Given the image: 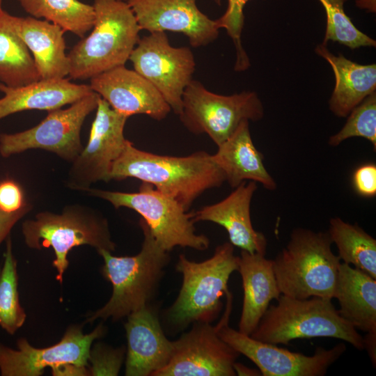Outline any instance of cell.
<instances>
[{"label": "cell", "mask_w": 376, "mask_h": 376, "mask_svg": "<svg viewBox=\"0 0 376 376\" xmlns=\"http://www.w3.org/2000/svg\"><path fill=\"white\" fill-rule=\"evenodd\" d=\"M88 194L109 202L115 208L127 207L141 216L153 237L166 251L175 246L198 251L207 249L209 239L197 234L191 213L173 198L167 196L151 184L142 182L138 192L127 193L89 188Z\"/></svg>", "instance_id": "obj_8"}, {"label": "cell", "mask_w": 376, "mask_h": 376, "mask_svg": "<svg viewBox=\"0 0 376 376\" xmlns=\"http://www.w3.org/2000/svg\"><path fill=\"white\" fill-rule=\"evenodd\" d=\"M263 116V104L256 92L219 95L193 79L184 91L179 117L190 132L206 134L218 146L242 120L256 122Z\"/></svg>", "instance_id": "obj_9"}, {"label": "cell", "mask_w": 376, "mask_h": 376, "mask_svg": "<svg viewBox=\"0 0 376 376\" xmlns=\"http://www.w3.org/2000/svg\"><path fill=\"white\" fill-rule=\"evenodd\" d=\"M91 90L128 117L144 114L164 119L171 111L157 89L134 70L118 66L90 79Z\"/></svg>", "instance_id": "obj_17"}, {"label": "cell", "mask_w": 376, "mask_h": 376, "mask_svg": "<svg viewBox=\"0 0 376 376\" xmlns=\"http://www.w3.org/2000/svg\"><path fill=\"white\" fill-rule=\"evenodd\" d=\"M237 269L238 256L230 242L217 246L212 256L202 262L180 255L175 269L182 274V285L164 314L169 331L176 333L196 322H213L222 308L221 298L229 292L230 276Z\"/></svg>", "instance_id": "obj_3"}, {"label": "cell", "mask_w": 376, "mask_h": 376, "mask_svg": "<svg viewBox=\"0 0 376 376\" xmlns=\"http://www.w3.org/2000/svg\"><path fill=\"white\" fill-rule=\"evenodd\" d=\"M265 255L242 250L237 271L242 278L243 304L238 331L250 336L257 327L272 300L281 293L274 275L272 260Z\"/></svg>", "instance_id": "obj_20"}, {"label": "cell", "mask_w": 376, "mask_h": 376, "mask_svg": "<svg viewBox=\"0 0 376 376\" xmlns=\"http://www.w3.org/2000/svg\"><path fill=\"white\" fill-rule=\"evenodd\" d=\"M338 313L356 329L376 333V279L366 272L340 263L334 294Z\"/></svg>", "instance_id": "obj_25"}, {"label": "cell", "mask_w": 376, "mask_h": 376, "mask_svg": "<svg viewBox=\"0 0 376 376\" xmlns=\"http://www.w3.org/2000/svg\"><path fill=\"white\" fill-rule=\"evenodd\" d=\"M9 20L32 54L40 79H59L68 75L65 31L61 27L33 17L10 14Z\"/></svg>", "instance_id": "obj_21"}, {"label": "cell", "mask_w": 376, "mask_h": 376, "mask_svg": "<svg viewBox=\"0 0 376 376\" xmlns=\"http://www.w3.org/2000/svg\"><path fill=\"white\" fill-rule=\"evenodd\" d=\"M26 203L22 190L13 180L0 182V209L13 212L21 209Z\"/></svg>", "instance_id": "obj_35"}, {"label": "cell", "mask_w": 376, "mask_h": 376, "mask_svg": "<svg viewBox=\"0 0 376 376\" xmlns=\"http://www.w3.org/2000/svg\"><path fill=\"white\" fill-rule=\"evenodd\" d=\"M249 1L228 0L224 14L216 19L218 28L225 29L234 43L237 55L234 70L237 72L244 71L251 65L241 40L244 23V8Z\"/></svg>", "instance_id": "obj_32"}, {"label": "cell", "mask_w": 376, "mask_h": 376, "mask_svg": "<svg viewBox=\"0 0 376 376\" xmlns=\"http://www.w3.org/2000/svg\"><path fill=\"white\" fill-rule=\"evenodd\" d=\"M217 147L211 157L232 188L249 180L269 191L276 189L275 180L264 165L263 154L253 144L249 120H242L231 136Z\"/></svg>", "instance_id": "obj_22"}, {"label": "cell", "mask_w": 376, "mask_h": 376, "mask_svg": "<svg viewBox=\"0 0 376 376\" xmlns=\"http://www.w3.org/2000/svg\"><path fill=\"white\" fill-rule=\"evenodd\" d=\"M109 178H134L150 183L187 211L203 192L226 181L223 171L205 151L185 157L161 155L141 150L130 141L113 164Z\"/></svg>", "instance_id": "obj_1"}, {"label": "cell", "mask_w": 376, "mask_h": 376, "mask_svg": "<svg viewBox=\"0 0 376 376\" xmlns=\"http://www.w3.org/2000/svg\"><path fill=\"white\" fill-rule=\"evenodd\" d=\"M357 6L366 12L376 13V0H356Z\"/></svg>", "instance_id": "obj_39"}, {"label": "cell", "mask_w": 376, "mask_h": 376, "mask_svg": "<svg viewBox=\"0 0 376 376\" xmlns=\"http://www.w3.org/2000/svg\"><path fill=\"white\" fill-rule=\"evenodd\" d=\"M0 120L26 110L50 111L71 104L93 92L89 85L77 84L68 79H40L17 87L0 82Z\"/></svg>", "instance_id": "obj_23"}, {"label": "cell", "mask_w": 376, "mask_h": 376, "mask_svg": "<svg viewBox=\"0 0 376 376\" xmlns=\"http://www.w3.org/2000/svg\"><path fill=\"white\" fill-rule=\"evenodd\" d=\"M257 188L253 181L242 182L222 201L191 212L192 221L215 223L226 229L234 246L265 255L267 239L253 228L251 219V202Z\"/></svg>", "instance_id": "obj_19"}, {"label": "cell", "mask_w": 376, "mask_h": 376, "mask_svg": "<svg viewBox=\"0 0 376 376\" xmlns=\"http://www.w3.org/2000/svg\"><path fill=\"white\" fill-rule=\"evenodd\" d=\"M95 22L90 34L68 54V76L91 79L125 65L138 43L141 30L127 1L95 0Z\"/></svg>", "instance_id": "obj_4"}, {"label": "cell", "mask_w": 376, "mask_h": 376, "mask_svg": "<svg viewBox=\"0 0 376 376\" xmlns=\"http://www.w3.org/2000/svg\"><path fill=\"white\" fill-rule=\"evenodd\" d=\"M100 95L93 91L66 109L48 111L37 125L14 134H0V155L3 157L31 149L55 153L72 162L83 150L81 130L86 117L96 109Z\"/></svg>", "instance_id": "obj_12"}, {"label": "cell", "mask_w": 376, "mask_h": 376, "mask_svg": "<svg viewBox=\"0 0 376 376\" xmlns=\"http://www.w3.org/2000/svg\"><path fill=\"white\" fill-rule=\"evenodd\" d=\"M234 370L236 373V375H262L260 370L256 369H251L241 363L235 362L233 365Z\"/></svg>", "instance_id": "obj_38"}, {"label": "cell", "mask_w": 376, "mask_h": 376, "mask_svg": "<svg viewBox=\"0 0 376 376\" xmlns=\"http://www.w3.org/2000/svg\"><path fill=\"white\" fill-rule=\"evenodd\" d=\"M31 209V205L25 203L17 211L7 212L0 209V244L10 233L14 225Z\"/></svg>", "instance_id": "obj_36"}, {"label": "cell", "mask_w": 376, "mask_h": 376, "mask_svg": "<svg viewBox=\"0 0 376 376\" xmlns=\"http://www.w3.org/2000/svg\"><path fill=\"white\" fill-rule=\"evenodd\" d=\"M139 225L143 241L136 255L118 257L107 250L97 251L104 260L102 274L112 284L113 292L104 306L88 317L87 322L100 318L118 320L151 304L170 257L143 219Z\"/></svg>", "instance_id": "obj_2"}, {"label": "cell", "mask_w": 376, "mask_h": 376, "mask_svg": "<svg viewBox=\"0 0 376 376\" xmlns=\"http://www.w3.org/2000/svg\"><path fill=\"white\" fill-rule=\"evenodd\" d=\"M225 311L218 322L220 338L253 362L263 376H324L329 368L345 352L340 343L331 349L316 347L313 355H305L251 338L228 325L233 296H226Z\"/></svg>", "instance_id": "obj_11"}, {"label": "cell", "mask_w": 376, "mask_h": 376, "mask_svg": "<svg viewBox=\"0 0 376 376\" xmlns=\"http://www.w3.org/2000/svg\"><path fill=\"white\" fill-rule=\"evenodd\" d=\"M363 337L364 349L367 350L370 360L375 367L376 363V333L368 332Z\"/></svg>", "instance_id": "obj_37"}, {"label": "cell", "mask_w": 376, "mask_h": 376, "mask_svg": "<svg viewBox=\"0 0 376 376\" xmlns=\"http://www.w3.org/2000/svg\"><path fill=\"white\" fill-rule=\"evenodd\" d=\"M26 317L17 291V261L10 237H8L3 265L0 271V326L13 335L23 325Z\"/></svg>", "instance_id": "obj_29"}, {"label": "cell", "mask_w": 376, "mask_h": 376, "mask_svg": "<svg viewBox=\"0 0 376 376\" xmlns=\"http://www.w3.org/2000/svg\"><path fill=\"white\" fill-rule=\"evenodd\" d=\"M33 17L44 19L80 38L91 31L95 22L92 5L79 0H18Z\"/></svg>", "instance_id": "obj_28"}, {"label": "cell", "mask_w": 376, "mask_h": 376, "mask_svg": "<svg viewBox=\"0 0 376 376\" xmlns=\"http://www.w3.org/2000/svg\"><path fill=\"white\" fill-rule=\"evenodd\" d=\"M327 17L324 38L322 43L332 41L352 49L362 47H376V41L359 30L346 15L344 4L347 0H319Z\"/></svg>", "instance_id": "obj_30"}, {"label": "cell", "mask_w": 376, "mask_h": 376, "mask_svg": "<svg viewBox=\"0 0 376 376\" xmlns=\"http://www.w3.org/2000/svg\"><path fill=\"white\" fill-rule=\"evenodd\" d=\"M269 305L250 336L274 344L288 345L296 339L338 338L364 350L363 337L343 319L331 299L318 297L297 299L281 295Z\"/></svg>", "instance_id": "obj_6"}, {"label": "cell", "mask_w": 376, "mask_h": 376, "mask_svg": "<svg viewBox=\"0 0 376 376\" xmlns=\"http://www.w3.org/2000/svg\"><path fill=\"white\" fill-rule=\"evenodd\" d=\"M353 186L357 194L364 197L376 195V166L366 164L359 166L353 173Z\"/></svg>", "instance_id": "obj_34"}, {"label": "cell", "mask_w": 376, "mask_h": 376, "mask_svg": "<svg viewBox=\"0 0 376 376\" xmlns=\"http://www.w3.org/2000/svg\"><path fill=\"white\" fill-rule=\"evenodd\" d=\"M315 53L331 67L335 86L329 100V110L336 116L345 118L366 97L376 90V65L355 63L343 54L334 55L327 45L319 44Z\"/></svg>", "instance_id": "obj_24"}, {"label": "cell", "mask_w": 376, "mask_h": 376, "mask_svg": "<svg viewBox=\"0 0 376 376\" xmlns=\"http://www.w3.org/2000/svg\"><path fill=\"white\" fill-rule=\"evenodd\" d=\"M125 350L123 347L113 349L104 344H96L90 352L88 361L92 375H118L120 369Z\"/></svg>", "instance_id": "obj_33"}, {"label": "cell", "mask_w": 376, "mask_h": 376, "mask_svg": "<svg viewBox=\"0 0 376 376\" xmlns=\"http://www.w3.org/2000/svg\"><path fill=\"white\" fill-rule=\"evenodd\" d=\"M9 15L0 10V82L17 87L40 77L28 47L13 28Z\"/></svg>", "instance_id": "obj_26"}, {"label": "cell", "mask_w": 376, "mask_h": 376, "mask_svg": "<svg viewBox=\"0 0 376 376\" xmlns=\"http://www.w3.org/2000/svg\"><path fill=\"white\" fill-rule=\"evenodd\" d=\"M127 317L125 375L153 376L169 362L173 341L166 336L157 308L151 304Z\"/></svg>", "instance_id": "obj_18"}, {"label": "cell", "mask_w": 376, "mask_h": 376, "mask_svg": "<svg viewBox=\"0 0 376 376\" xmlns=\"http://www.w3.org/2000/svg\"><path fill=\"white\" fill-rule=\"evenodd\" d=\"M22 231L29 248H53L56 258L52 265L61 283L69 265L68 253L75 246L89 245L97 251L110 252L116 249L107 219L97 210L79 204L67 205L60 214L39 212L34 219L22 223Z\"/></svg>", "instance_id": "obj_7"}, {"label": "cell", "mask_w": 376, "mask_h": 376, "mask_svg": "<svg viewBox=\"0 0 376 376\" xmlns=\"http://www.w3.org/2000/svg\"><path fill=\"white\" fill-rule=\"evenodd\" d=\"M328 233L343 263L352 265L376 279V240L357 224L339 217L329 221Z\"/></svg>", "instance_id": "obj_27"}, {"label": "cell", "mask_w": 376, "mask_h": 376, "mask_svg": "<svg viewBox=\"0 0 376 376\" xmlns=\"http://www.w3.org/2000/svg\"><path fill=\"white\" fill-rule=\"evenodd\" d=\"M2 2H3V0H0V10L3 9V8H2Z\"/></svg>", "instance_id": "obj_41"}, {"label": "cell", "mask_w": 376, "mask_h": 376, "mask_svg": "<svg viewBox=\"0 0 376 376\" xmlns=\"http://www.w3.org/2000/svg\"><path fill=\"white\" fill-rule=\"evenodd\" d=\"M128 118L100 97L88 143L69 170L70 189L86 191L97 181L110 180L112 165L129 142L124 136Z\"/></svg>", "instance_id": "obj_14"}, {"label": "cell", "mask_w": 376, "mask_h": 376, "mask_svg": "<svg viewBox=\"0 0 376 376\" xmlns=\"http://www.w3.org/2000/svg\"><path fill=\"white\" fill-rule=\"evenodd\" d=\"M347 117L343 127L329 138L328 144L336 147L348 139L361 137L369 141L375 150L376 92L366 97Z\"/></svg>", "instance_id": "obj_31"}, {"label": "cell", "mask_w": 376, "mask_h": 376, "mask_svg": "<svg viewBox=\"0 0 376 376\" xmlns=\"http://www.w3.org/2000/svg\"><path fill=\"white\" fill-rule=\"evenodd\" d=\"M332 244L328 232L295 228L286 246L272 260L281 295L332 299L341 263L331 250Z\"/></svg>", "instance_id": "obj_5"}, {"label": "cell", "mask_w": 376, "mask_h": 376, "mask_svg": "<svg viewBox=\"0 0 376 376\" xmlns=\"http://www.w3.org/2000/svg\"><path fill=\"white\" fill-rule=\"evenodd\" d=\"M123 1H127V0H123Z\"/></svg>", "instance_id": "obj_42"}, {"label": "cell", "mask_w": 376, "mask_h": 376, "mask_svg": "<svg viewBox=\"0 0 376 376\" xmlns=\"http://www.w3.org/2000/svg\"><path fill=\"white\" fill-rule=\"evenodd\" d=\"M129 60L134 70L157 89L171 111L179 116L184 91L196 69L191 49L173 47L166 32L154 31L140 38Z\"/></svg>", "instance_id": "obj_13"}, {"label": "cell", "mask_w": 376, "mask_h": 376, "mask_svg": "<svg viewBox=\"0 0 376 376\" xmlns=\"http://www.w3.org/2000/svg\"><path fill=\"white\" fill-rule=\"evenodd\" d=\"M214 3L217 5H221V0H213Z\"/></svg>", "instance_id": "obj_40"}, {"label": "cell", "mask_w": 376, "mask_h": 376, "mask_svg": "<svg viewBox=\"0 0 376 376\" xmlns=\"http://www.w3.org/2000/svg\"><path fill=\"white\" fill-rule=\"evenodd\" d=\"M0 271H1V269H0Z\"/></svg>", "instance_id": "obj_43"}, {"label": "cell", "mask_w": 376, "mask_h": 376, "mask_svg": "<svg viewBox=\"0 0 376 376\" xmlns=\"http://www.w3.org/2000/svg\"><path fill=\"white\" fill-rule=\"evenodd\" d=\"M219 324L196 322L173 340L169 362L153 376H235L240 353L224 341Z\"/></svg>", "instance_id": "obj_15"}, {"label": "cell", "mask_w": 376, "mask_h": 376, "mask_svg": "<svg viewBox=\"0 0 376 376\" xmlns=\"http://www.w3.org/2000/svg\"><path fill=\"white\" fill-rule=\"evenodd\" d=\"M102 324L91 333L72 326L58 343L45 348L31 346L26 338L17 340V350L0 345V372L2 376H39L49 367L54 375H86L91 347L104 331Z\"/></svg>", "instance_id": "obj_10"}, {"label": "cell", "mask_w": 376, "mask_h": 376, "mask_svg": "<svg viewBox=\"0 0 376 376\" xmlns=\"http://www.w3.org/2000/svg\"><path fill=\"white\" fill-rule=\"evenodd\" d=\"M141 30L184 34L191 47L198 48L219 36L216 19L201 12L196 0H127Z\"/></svg>", "instance_id": "obj_16"}]
</instances>
